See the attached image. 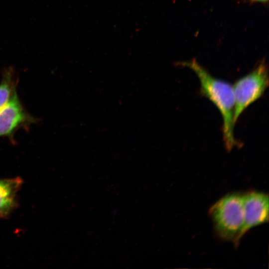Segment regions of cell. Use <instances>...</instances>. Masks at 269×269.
<instances>
[{
	"mask_svg": "<svg viewBox=\"0 0 269 269\" xmlns=\"http://www.w3.org/2000/svg\"><path fill=\"white\" fill-rule=\"evenodd\" d=\"M180 65L192 70L200 83V94L211 102L222 118V132L226 149L239 145L234 136L235 101L233 86L228 82L214 77L195 59L182 62Z\"/></svg>",
	"mask_w": 269,
	"mask_h": 269,
	"instance_id": "obj_1",
	"label": "cell"
},
{
	"mask_svg": "<svg viewBox=\"0 0 269 269\" xmlns=\"http://www.w3.org/2000/svg\"><path fill=\"white\" fill-rule=\"evenodd\" d=\"M209 214L218 236L238 245L244 224L243 194L225 195L211 206Z\"/></svg>",
	"mask_w": 269,
	"mask_h": 269,
	"instance_id": "obj_2",
	"label": "cell"
},
{
	"mask_svg": "<svg viewBox=\"0 0 269 269\" xmlns=\"http://www.w3.org/2000/svg\"><path fill=\"white\" fill-rule=\"evenodd\" d=\"M268 86V69L265 61L235 82L233 86L235 123L245 110L262 96Z\"/></svg>",
	"mask_w": 269,
	"mask_h": 269,
	"instance_id": "obj_3",
	"label": "cell"
},
{
	"mask_svg": "<svg viewBox=\"0 0 269 269\" xmlns=\"http://www.w3.org/2000/svg\"><path fill=\"white\" fill-rule=\"evenodd\" d=\"M36 122L24 109L16 92L0 109V137H7L13 142L14 134L18 130L27 129Z\"/></svg>",
	"mask_w": 269,
	"mask_h": 269,
	"instance_id": "obj_4",
	"label": "cell"
},
{
	"mask_svg": "<svg viewBox=\"0 0 269 269\" xmlns=\"http://www.w3.org/2000/svg\"><path fill=\"white\" fill-rule=\"evenodd\" d=\"M244 224L242 238L248 231L269 221V200L268 194L251 191L243 194Z\"/></svg>",
	"mask_w": 269,
	"mask_h": 269,
	"instance_id": "obj_5",
	"label": "cell"
},
{
	"mask_svg": "<svg viewBox=\"0 0 269 269\" xmlns=\"http://www.w3.org/2000/svg\"><path fill=\"white\" fill-rule=\"evenodd\" d=\"M22 182L20 177L0 178V218L7 217L17 206Z\"/></svg>",
	"mask_w": 269,
	"mask_h": 269,
	"instance_id": "obj_6",
	"label": "cell"
},
{
	"mask_svg": "<svg viewBox=\"0 0 269 269\" xmlns=\"http://www.w3.org/2000/svg\"><path fill=\"white\" fill-rule=\"evenodd\" d=\"M0 82V109L2 108L16 92L18 78L13 66L5 67L2 72Z\"/></svg>",
	"mask_w": 269,
	"mask_h": 269,
	"instance_id": "obj_7",
	"label": "cell"
},
{
	"mask_svg": "<svg viewBox=\"0 0 269 269\" xmlns=\"http://www.w3.org/2000/svg\"><path fill=\"white\" fill-rule=\"evenodd\" d=\"M250 0L254 1V2H266V1H268V0Z\"/></svg>",
	"mask_w": 269,
	"mask_h": 269,
	"instance_id": "obj_8",
	"label": "cell"
}]
</instances>
